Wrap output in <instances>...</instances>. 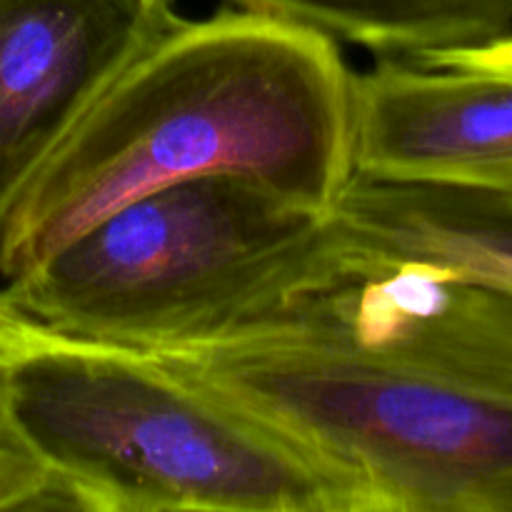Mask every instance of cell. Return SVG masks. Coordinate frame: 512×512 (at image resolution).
<instances>
[{"instance_id": "9", "label": "cell", "mask_w": 512, "mask_h": 512, "mask_svg": "<svg viewBox=\"0 0 512 512\" xmlns=\"http://www.w3.org/2000/svg\"><path fill=\"white\" fill-rule=\"evenodd\" d=\"M0 512H65V500L15 433L0 398Z\"/></svg>"}, {"instance_id": "3", "label": "cell", "mask_w": 512, "mask_h": 512, "mask_svg": "<svg viewBox=\"0 0 512 512\" xmlns=\"http://www.w3.org/2000/svg\"><path fill=\"white\" fill-rule=\"evenodd\" d=\"M0 398L70 512H370L335 465L168 360L3 305Z\"/></svg>"}, {"instance_id": "4", "label": "cell", "mask_w": 512, "mask_h": 512, "mask_svg": "<svg viewBox=\"0 0 512 512\" xmlns=\"http://www.w3.org/2000/svg\"><path fill=\"white\" fill-rule=\"evenodd\" d=\"M348 278L333 210L213 173L118 205L0 283V305L65 338L175 355L255 335Z\"/></svg>"}, {"instance_id": "8", "label": "cell", "mask_w": 512, "mask_h": 512, "mask_svg": "<svg viewBox=\"0 0 512 512\" xmlns=\"http://www.w3.org/2000/svg\"><path fill=\"white\" fill-rule=\"evenodd\" d=\"M335 43L423 60L512 33V0H230Z\"/></svg>"}, {"instance_id": "7", "label": "cell", "mask_w": 512, "mask_h": 512, "mask_svg": "<svg viewBox=\"0 0 512 512\" xmlns=\"http://www.w3.org/2000/svg\"><path fill=\"white\" fill-rule=\"evenodd\" d=\"M333 218L350 278L415 265L512 298V190L353 175Z\"/></svg>"}, {"instance_id": "10", "label": "cell", "mask_w": 512, "mask_h": 512, "mask_svg": "<svg viewBox=\"0 0 512 512\" xmlns=\"http://www.w3.org/2000/svg\"><path fill=\"white\" fill-rule=\"evenodd\" d=\"M425 65H468V68H485L495 70V73L510 75L512 78V33L503 38L493 40V43L475 45V48H460V50H445V53L428 55V58L418 60Z\"/></svg>"}, {"instance_id": "6", "label": "cell", "mask_w": 512, "mask_h": 512, "mask_svg": "<svg viewBox=\"0 0 512 512\" xmlns=\"http://www.w3.org/2000/svg\"><path fill=\"white\" fill-rule=\"evenodd\" d=\"M350 165L378 183L512 190V78L380 55L350 80Z\"/></svg>"}, {"instance_id": "5", "label": "cell", "mask_w": 512, "mask_h": 512, "mask_svg": "<svg viewBox=\"0 0 512 512\" xmlns=\"http://www.w3.org/2000/svg\"><path fill=\"white\" fill-rule=\"evenodd\" d=\"M183 23L178 0H0V230L100 95Z\"/></svg>"}, {"instance_id": "2", "label": "cell", "mask_w": 512, "mask_h": 512, "mask_svg": "<svg viewBox=\"0 0 512 512\" xmlns=\"http://www.w3.org/2000/svg\"><path fill=\"white\" fill-rule=\"evenodd\" d=\"M350 80L335 40L250 10L185 20L140 55L30 183L0 230V283L118 205L198 175L260 180L333 210L350 165Z\"/></svg>"}, {"instance_id": "1", "label": "cell", "mask_w": 512, "mask_h": 512, "mask_svg": "<svg viewBox=\"0 0 512 512\" xmlns=\"http://www.w3.org/2000/svg\"><path fill=\"white\" fill-rule=\"evenodd\" d=\"M348 475L370 512H512V298L398 265L158 355Z\"/></svg>"}]
</instances>
